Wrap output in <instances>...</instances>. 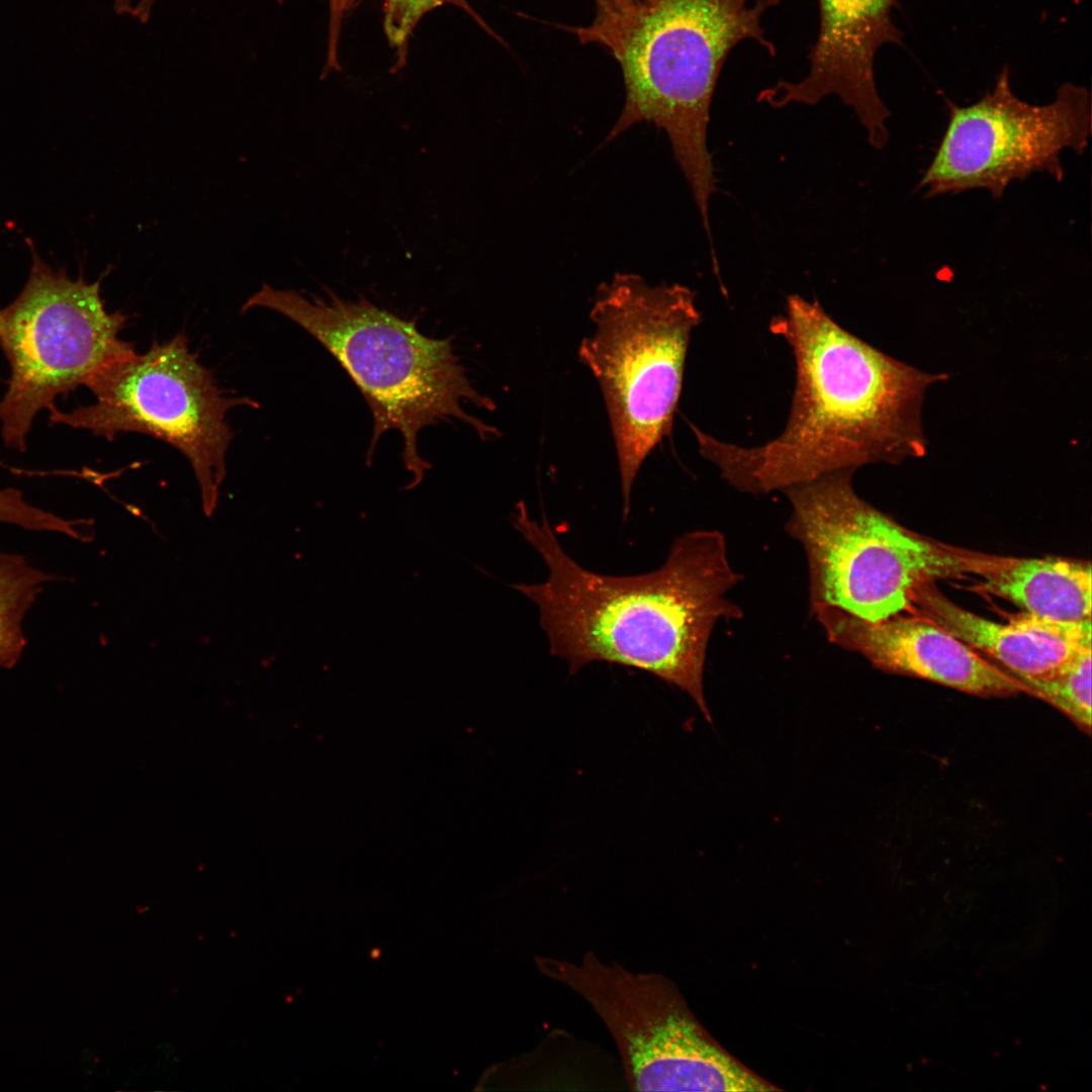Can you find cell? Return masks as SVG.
<instances>
[{
    "mask_svg": "<svg viewBox=\"0 0 1092 1092\" xmlns=\"http://www.w3.org/2000/svg\"><path fill=\"white\" fill-rule=\"evenodd\" d=\"M597 13L594 21L583 27L568 28L572 30L583 43L593 42L602 33L606 32L636 6L646 0H595Z\"/></svg>",
    "mask_w": 1092,
    "mask_h": 1092,
    "instance_id": "obj_19",
    "label": "cell"
},
{
    "mask_svg": "<svg viewBox=\"0 0 1092 1092\" xmlns=\"http://www.w3.org/2000/svg\"><path fill=\"white\" fill-rule=\"evenodd\" d=\"M1091 656V648H1088L1049 677L1018 679L1025 692L1057 708L1087 733L1091 731L1092 720Z\"/></svg>",
    "mask_w": 1092,
    "mask_h": 1092,
    "instance_id": "obj_16",
    "label": "cell"
},
{
    "mask_svg": "<svg viewBox=\"0 0 1092 1092\" xmlns=\"http://www.w3.org/2000/svg\"><path fill=\"white\" fill-rule=\"evenodd\" d=\"M780 0H646L594 42L619 62L626 100L603 146L636 123L665 131L712 236L709 202L716 191L707 147L718 78L733 48L751 39L771 57L762 18Z\"/></svg>",
    "mask_w": 1092,
    "mask_h": 1092,
    "instance_id": "obj_3",
    "label": "cell"
},
{
    "mask_svg": "<svg viewBox=\"0 0 1092 1092\" xmlns=\"http://www.w3.org/2000/svg\"><path fill=\"white\" fill-rule=\"evenodd\" d=\"M820 24L808 54L809 71L796 82L781 80L757 96L780 108L791 103L815 105L829 95L852 108L875 149L886 146L890 111L875 80V57L887 43H899L892 20L897 0H818Z\"/></svg>",
    "mask_w": 1092,
    "mask_h": 1092,
    "instance_id": "obj_11",
    "label": "cell"
},
{
    "mask_svg": "<svg viewBox=\"0 0 1092 1092\" xmlns=\"http://www.w3.org/2000/svg\"><path fill=\"white\" fill-rule=\"evenodd\" d=\"M851 470L790 486L786 530L805 552L811 612L834 609L876 623L911 607L934 578L963 573L960 550L902 528L861 499Z\"/></svg>",
    "mask_w": 1092,
    "mask_h": 1092,
    "instance_id": "obj_6",
    "label": "cell"
},
{
    "mask_svg": "<svg viewBox=\"0 0 1092 1092\" xmlns=\"http://www.w3.org/2000/svg\"><path fill=\"white\" fill-rule=\"evenodd\" d=\"M126 509H127V511H129V512H130L131 514H133L134 516H138V517H140V518H142V519H146V518H144V516L142 515V513H141V510H140L139 508H135V507H133V506L129 505V506H126Z\"/></svg>",
    "mask_w": 1092,
    "mask_h": 1092,
    "instance_id": "obj_22",
    "label": "cell"
},
{
    "mask_svg": "<svg viewBox=\"0 0 1092 1092\" xmlns=\"http://www.w3.org/2000/svg\"><path fill=\"white\" fill-rule=\"evenodd\" d=\"M594 333L578 357L601 388L619 464L623 514L647 456L671 433L693 330L701 322L695 293L616 273L599 285L589 312Z\"/></svg>",
    "mask_w": 1092,
    "mask_h": 1092,
    "instance_id": "obj_5",
    "label": "cell"
},
{
    "mask_svg": "<svg viewBox=\"0 0 1092 1092\" xmlns=\"http://www.w3.org/2000/svg\"><path fill=\"white\" fill-rule=\"evenodd\" d=\"M513 524L548 569L543 582L513 587L538 607L551 655L564 659L571 674L595 661L649 672L688 694L712 722L704 692L708 644L720 620L743 616L728 598L742 576L723 534L685 533L658 569L613 576L579 565L548 520L532 519L522 502Z\"/></svg>",
    "mask_w": 1092,
    "mask_h": 1092,
    "instance_id": "obj_1",
    "label": "cell"
},
{
    "mask_svg": "<svg viewBox=\"0 0 1092 1092\" xmlns=\"http://www.w3.org/2000/svg\"><path fill=\"white\" fill-rule=\"evenodd\" d=\"M771 331L790 344L796 387L784 432L758 447L720 441L695 426L702 456L740 491L763 494L877 462L926 453L922 406L944 381L884 354L839 327L817 301L787 299Z\"/></svg>",
    "mask_w": 1092,
    "mask_h": 1092,
    "instance_id": "obj_2",
    "label": "cell"
},
{
    "mask_svg": "<svg viewBox=\"0 0 1092 1092\" xmlns=\"http://www.w3.org/2000/svg\"><path fill=\"white\" fill-rule=\"evenodd\" d=\"M961 553L964 573L980 575L988 590L1027 613L1058 621L1091 620L1090 562Z\"/></svg>",
    "mask_w": 1092,
    "mask_h": 1092,
    "instance_id": "obj_14",
    "label": "cell"
},
{
    "mask_svg": "<svg viewBox=\"0 0 1092 1092\" xmlns=\"http://www.w3.org/2000/svg\"><path fill=\"white\" fill-rule=\"evenodd\" d=\"M156 0H114L116 13L129 16L141 22H147L153 12Z\"/></svg>",
    "mask_w": 1092,
    "mask_h": 1092,
    "instance_id": "obj_21",
    "label": "cell"
},
{
    "mask_svg": "<svg viewBox=\"0 0 1092 1092\" xmlns=\"http://www.w3.org/2000/svg\"><path fill=\"white\" fill-rule=\"evenodd\" d=\"M912 606L972 648L994 657L1019 680L1049 677L1091 648V620L1058 621L1025 612L998 623L956 605L931 582L914 592Z\"/></svg>",
    "mask_w": 1092,
    "mask_h": 1092,
    "instance_id": "obj_13",
    "label": "cell"
},
{
    "mask_svg": "<svg viewBox=\"0 0 1092 1092\" xmlns=\"http://www.w3.org/2000/svg\"><path fill=\"white\" fill-rule=\"evenodd\" d=\"M365 0H356V4ZM383 12V29L390 48L394 51L393 71L405 66L408 42L412 34L429 12L444 5H454L465 11L482 28L492 34L491 29L472 9L467 0H380Z\"/></svg>",
    "mask_w": 1092,
    "mask_h": 1092,
    "instance_id": "obj_17",
    "label": "cell"
},
{
    "mask_svg": "<svg viewBox=\"0 0 1092 1092\" xmlns=\"http://www.w3.org/2000/svg\"><path fill=\"white\" fill-rule=\"evenodd\" d=\"M52 576L23 557L0 553V668L19 660L26 643L22 621Z\"/></svg>",
    "mask_w": 1092,
    "mask_h": 1092,
    "instance_id": "obj_15",
    "label": "cell"
},
{
    "mask_svg": "<svg viewBox=\"0 0 1092 1092\" xmlns=\"http://www.w3.org/2000/svg\"><path fill=\"white\" fill-rule=\"evenodd\" d=\"M1004 67L994 89L978 102H948L949 118L917 188L928 198L986 189L998 199L1014 180L1045 172L1064 178L1061 154H1083L1091 136V98L1084 87L1059 88L1056 99L1033 105L1011 90Z\"/></svg>",
    "mask_w": 1092,
    "mask_h": 1092,
    "instance_id": "obj_10",
    "label": "cell"
},
{
    "mask_svg": "<svg viewBox=\"0 0 1092 1092\" xmlns=\"http://www.w3.org/2000/svg\"><path fill=\"white\" fill-rule=\"evenodd\" d=\"M86 387L96 401L71 412L54 405L49 410L51 424L87 430L109 441L134 432L167 442L189 461L201 489L203 512L211 517L235 435L226 415L234 407L259 403L226 395L190 351L184 332L162 344L154 341L144 354L132 350L107 362Z\"/></svg>",
    "mask_w": 1092,
    "mask_h": 1092,
    "instance_id": "obj_7",
    "label": "cell"
},
{
    "mask_svg": "<svg viewBox=\"0 0 1092 1092\" xmlns=\"http://www.w3.org/2000/svg\"><path fill=\"white\" fill-rule=\"evenodd\" d=\"M356 0H329V37L325 71L340 69L339 42L345 16L356 6Z\"/></svg>",
    "mask_w": 1092,
    "mask_h": 1092,
    "instance_id": "obj_20",
    "label": "cell"
},
{
    "mask_svg": "<svg viewBox=\"0 0 1092 1092\" xmlns=\"http://www.w3.org/2000/svg\"><path fill=\"white\" fill-rule=\"evenodd\" d=\"M31 254L28 279L17 297L0 308V348L10 366L0 400L1 436L6 446L26 449L35 416L60 395L84 385L107 362L134 350L118 335L127 314L108 312L101 280L70 278L54 269L26 239Z\"/></svg>",
    "mask_w": 1092,
    "mask_h": 1092,
    "instance_id": "obj_9",
    "label": "cell"
},
{
    "mask_svg": "<svg viewBox=\"0 0 1092 1092\" xmlns=\"http://www.w3.org/2000/svg\"><path fill=\"white\" fill-rule=\"evenodd\" d=\"M0 523L32 531L58 532L69 537L76 534L75 521L65 520L30 505L23 494L14 488L0 489Z\"/></svg>",
    "mask_w": 1092,
    "mask_h": 1092,
    "instance_id": "obj_18",
    "label": "cell"
},
{
    "mask_svg": "<svg viewBox=\"0 0 1092 1092\" xmlns=\"http://www.w3.org/2000/svg\"><path fill=\"white\" fill-rule=\"evenodd\" d=\"M303 296L266 283L242 306L265 307L288 317L321 343L345 369L367 401L373 419L367 452L372 457L381 436L399 431L402 460L416 479L429 464L418 450L419 433L439 422L457 420L486 440L495 428L469 415L468 402L488 411L494 403L468 379L450 339L423 335L414 321L379 308L366 298L345 300Z\"/></svg>",
    "mask_w": 1092,
    "mask_h": 1092,
    "instance_id": "obj_4",
    "label": "cell"
},
{
    "mask_svg": "<svg viewBox=\"0 0 1092 1092\" xmlns=\"http://www.w3.org/2000/svg\"><path fill=\"white\" fill-rule=\"evenodd\" d=\"M547 978L584 999L617 1045L634 1091H775L699 1023L674 984L655 973L607 964L593 951L578 963L535 957Z\"/></svg>",
    "mask_w": 1092,
    "mask_h": 1092,
    "instance_id": "obj_8",
    "label": "cell"
},
{
    "mask_svg": "<svg viewBox=\"0 0 1092 1092\" xmlns=\"http://www.w3.org/2000/svg\"><path fill=\"white\" fill-rule=\"evenodd\" d=\"M833 644L857 652L876 667L946 686L979 697L1025 692L1011 673L922 617L894 616L870 623L834 609L811 612Z\"/></svg>",
    "mask_w": 1092,
    "mask_h": 1092,
    "instance_id": "obj_12",
    "label": "cell"
}]
</instances>
